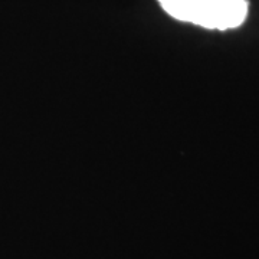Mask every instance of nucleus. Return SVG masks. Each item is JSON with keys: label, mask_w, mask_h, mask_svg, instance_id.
I'll list each match as a JSON object with an SVG mask.
<instances>
[{"label": "nucleus", "mask_w": 259, "mask_h": 259, "mask_svg": "<svg viewBox=\"0 0 259 259\" xmlns=\"http://www.w3.org/2000/svg\"><path fill=\"white\" fill-rule=\"evenodd\" d=\"M175 19L207 29H231L246 18L245 0H158Z\"/></svg>", "instance_id": "1"}]
</instances>
